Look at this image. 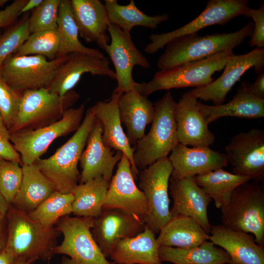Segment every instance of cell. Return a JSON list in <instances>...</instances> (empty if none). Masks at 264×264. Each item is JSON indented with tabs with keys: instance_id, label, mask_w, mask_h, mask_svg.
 Wrapping results in <instances>:
<instances>
[{
	"instance_id": "cell-1",
	"label": "cell",
	"mask_w": 264,
	"mask_h": 264,
	"mask_svg": "<svg viewBox=\"0 0 264 264\" xmlns=\"http://www.w3.org/2000/svg\"><path fill=\"white\" fill-rule=\"evenodd\" d=\"M254 23L250 22L233 32L214 33L205 36L197 34L178 37L165 45L164 52L158 58L159 70L205 58L214 54L233 50L252 34Z\"/></svg>"
},
{
	"instance_id": "cell-2",
	"label": "cell",
	"mask_w": 264,
	"mask_h": 264,
	"mask_svg": "<svg viewBox=\"0 0 264 264\" xmlns=\"http://www.w3.org/2000/svg\"><path fill=\"white\" fill-rule=\"evenodd\" d=\"M6 215L8 234L5 248L11 252L16 259L29 264L38 260H49L60 234L55 226L44 227L11 205Z\"/></svg>"
},
{
	"instance_id": "cell-3",
	"label": "cell",
	"mask_w": 264,
	"mask_h": 264,
	"mask_svg": "<svg viewBox=\"0 0 264 264\" xmlns=\"http://www.w3.org/2000/svg\"><path fill=\"white\" fill-rule=\"evenodd\" d=\"M95 119L92 106L87 110L78 129L65 144L50 157L40 158L35 163L62 193H71L78 184L80 173L78 164Z\"/></svg>"
},
{
	"instance_id": "cell-4",
	"label": "cell",
	"mask_w": 264,
	"mask_h": 264,
	"mask_svg": "<svg viewBox=\"0 0 264 264\" xmlns=\"http://www.w3.org/2000/svg\"><path fill=\"white\" fill-rule=\"evenodd\" d=\"M176 103L168 90L154 104V117L150 130L133 147V161L139 171L167 157L179 143L174 115Z\"/></svg>"
},
{
	"instance_id": "cell-5",
	"label": "cell",
	"mask_w": 264,
	"mask_h": 264,
	"mask_svg": "<svg viewBox=\"0 0 264 264\" xmlns=\"http://www.w3.org/2000/svg\"><path fill=\"white\" fill-rule=\"evenodd\" d=\"M233 54V50L221 52L204 59L159 70L149 82H136L133 90L148 97L160 90L206 86L214 81L213 74L223 69Z\"/></svg>"
},
{
	"instance_id": "cell-6",
	"label": "cell",
	"mask_w": 264,
	"mask_h": 264,
	"mask_svg": "<svg viewBox=\"0 0 264 264\" xmlns=\"http://www.w3.org/2000/svg\"><path fill=\"white\" fill-rule=\"evenodd\" d=\"M220 209L222 224L252 233L256 242L264 246V190L260 182L253 180L240 185Z\"/></svg>"
},
{
	"instance_id": "cell-7",
	"label": "cell",
	"mask_w": 264,
	"mask_h": 264,
	"mask_svg": "<svg viewBox=\"0 0 264 264\" xmlns=\"http://www.w3.org/2000/svg\"><path fill=\"white\" fill-rule=\"evenodd\" d=\"M79 97L73 90L63 96L48 88L25 91L22 94L17 118L10 132L34 130L58 121Z\"/></svg>"
},
{
	"instance_id": "cell-8",
	"label": "cell",
	"mask_w": 264,
	"mask_h": 264,
	"mask_svg": "<svg viewBox=\"0 0 264 264\" xmlns=\"http://www.w3.org/2000/svg\"><path fill=\"white\" fill-rule=\"evenodd\" d=\"M85 105L70 108L62 118L45 127L32 131L10 132V142L19 154L22 165L32 164L41 158L57 138L76 132L82 122Z\"/></svg>"
},
{
	"instance_id": "cell-9",
	"label": "cell",
	"mask_w": 264,
	"mask_h": 264,
	"mask_svg": "<svg viewBox=\"0 0 264 264\" xmlns=\"http://www.w3.org/2000/svg\"><path fill=\"white\" fill-rule=\"evenodd\" d=\"M172 171L169 158L165 157L139 171L138 188L144 194L148 206L143 222L155 234L172 218L168 195Z\"/></svg>"
},
{
	"instance_id": "cell-10",
	"label": "cell",
	"mask_w": 264,
	"mask_h": 264,
	"mask_svg": "<svg viewBox=\"0 0 264 264\" xmlns=\"http://www.w3.org/2000/svg\"><path fill=\"white\" fill-rule=\"evenodd\" d=\"M68 55L49 60L40 55L9 56L0 68L2 76L12 88L24 91L48 88L60 66Z\"/></svg>"
},
{
	"instance_id": "cell-11",
	"label": "cell",
	"mask_w": 264,
	"mask_h": 264,
	"mask_svg": "<svg viewBox=\"0 0 264 264\" xmlns=\"http://www.w3.org/2000/svg\"><path fill=\"white\" fill-rule=\"evenodd\" d=\"M93 219L70 216L61 218L54 226L63 240L54 248V254L68 256L74 264H114L107 260L92 235Z\"/></svg>"
},
{
	"instance_id": "cell-12",
	"label": "cell",
	"mask_w": 264,
	"mask_h": 264,
	"mask_svg": "<svg viewBox=\"0 0 264 264\" xmlns=\"http://www.w3.org/2000/svg\"><path fill=\"white\" fill-rule=\"evenodd\" d=\"M249 7L247 0H209L204 10L186 24L170 32L152 34L149 37L151 42L145 46L144 51L153 54L174 38L197 34L207 26L224 25L236 17L243 15Z\"/></svg>"
},
{
	"instance_id": "cell-13",
	"label": "cell",
	"mask_w": 264,
	"mask_h": 264,
	"mask_svg": "<svg viewBox=\"0 0 264 264\" xmlns=\"http://www.w3.org/2000/svg\"><path fill=\"white\" fill-rule=\"evenodd\" d=\"M232 173L262 182L264 178V130L252 128L234 135L225 148Z\"/></svg>"
},
{
	"instance_id": "cell-14",
	"label": "cell",
	"mask_w": 264,
	"mask_h": 264,
	"mask_svg": "<svg viewBox=\"0 0 264 264\" xmlns=\"http://www.w3.org/2000/svg\"><path fill=\"white\" fill-rule=\"evenodd\" d=\"M108 32L110 43L105 51L114 66L117 86L112 93L122 94L133 90L136 83L132 77L134 66L148 68L150 63L133 43L131 33L124 32L117 26L109 23Z\"/></svg>"
},
{
	"instance_id": "cell-15",
	"label": "cell",
	"mask_w": 264,
	"mask_h": 264,
	"mask_svg": "<svg viewBox=\"0 0 264 264\" xmlns=\"http://www.w3.org/2000/svg\"><path fill=\"white\" fill-rule=\"evenodd\" d=\"M256 73L264 71V47L256 48L242 55H232L226 62L222 74L208 85L192 89L189 92L197 99L212 101L214 105L223 104L233 86L248 69Z\"/></svg>"
},
{
	"instance_id": "cell-16",
	"label": "cell",
	"mask_w": 264,
	"mask_h": 264,
	"mask_svg": "<svg viewBox=\"0 0 264 264\" xmlns=\"http://www.w3.org/2000/svg\"><path fill=\"white\" fill-rule=\"evenodd\" d=\"M131 167L129 160L123 154L110 180L103 208L119 209L143 221L148 212V203L135 184Z\"/></svg>"
},
{
	"instance_id": "cell-17",
	"label": "cell",
	"mask_w": 264,
	"mask_h": 264,
	"mask_svg": "<svg viewBox=\"0 0 264 264\" xmlns=\"http://www.w3.org/2000/svg\"><path fill=\"white\" fill-rule=\"evenodd\" d=\"M145 228L143 221L136 216L117 209L103 208L93 219L91 232L107 258L120 241L136 236Z\"/></svg>"
},
{
	"instance_id": "cell-18",
	"label": "cell",
	"mask_w": 264,
	"mask_h": 264,
	"mask_svg": "<svg viewBox=\"0 0 264 264\" xmlns=\"http://www.w3.org/2000/svg\"><path fill=\"white\" fill-rule=\"evenodd\" d=\"M198 99L189 91L176 103L175 118L178 142L192 147H209L215 140L208 123L199 108Z\"/></svg>"
},
{
	"instance_id": "cell-19",
	"label": "cell",
	"mask_w": 264,
	"mask_h": 264,
	"mask_svg": "<svg viewBox=\"0 0 264 264\" xmlns=\"http://www.w3.org/2000/svg\"><path fill=\"white\" fill-rule=\"evenodd\" d=\"M103 127L96 118L87 139L85 149L79 160L82 169L79 184L98 177L110 180L115 166L121 158L123 153L107 147L102 141Z\"/></svg>"
},
{
	"instance_id": "cell-20",
	"label": "cell",
	"mask_w": 264,
	"mask_h": 264,
	"mask_svg": "<svg viewBox=\"0 0 264 264\" xmlns=\"http://www.w3.org/2000/svg\"><path fill=\"white\" fill-rule=\"evenodd\" d=\"M173 167L171 177L182 179L203 175L228 165L225 154L209 147H192L178 143L168 157Z\"/></svg>"
},
{
	"instance_id": "cell-21",
	"label": "cell",
	"mask_w": 264,
	"mask_h": 264,
	"mask_svg": "<svg viewBox=\"0 0 264 264\" xmlns=\"http://www.w3.org/2000/svg\"><path fill=\"white\" fill-rule=\"evenodd\" d=\"M169 193L173 200V217L183 215L192 218L209 234L211 225L207 216L212 199L196 183L194 177L169 179Z\"/></svg>"
},
{
	"instance_id": "cell-22",
	"label": "cell",
	"mask_w": 264,
	"mask_h": 264,
	"mask_svg": "<svg viewBox=\"0 0 264 264\" xmlns=\"http://www.w3.org/2000/svg\"><path fill=\"white\" fill-rule=\"evenodd\" d=\"M85 73L107 76L115 79L114 70L110 66L108 58H98L92 56L72 53L58 69L54 80L48 88L51 92L63 96L75 86Z\"/></svg>"
},
{
	"instance_id": "cell-23",
	"label": "cell",
	"mask_w": 264,
	"mask_h": 264,
	"mask_svg": "<svg viewBox=\"0 0 264 264\" xmlns=\"http://www.w3.org/2000/svg\"><path fill=\"white\" fill-rule=\"evenodd\" d=\"M210 234L209 240L230 257V264H264V246L256 242L253 235L223 224L211 226Z\"/></svg>"
},
{
	"instance_id": "cell-24",
	"label": "cell",
	"mask_w": 264,
	"mask_h": 264,
	"mask_svg": "<svg viewBox=\"0 0 264 264\" xmlns=\"http://www.w3.org/2000/svg\"><path fill=\"white\" fill-rule=\"evenodd\" d=\"M121 94L112 93L108 101H98L93 106L95 116L103 127L102 141L107 147L123 153L129 160L134 180H137L139 170L133 161L134 148L132 147L125 133L120 118L118 101Z\"/></svg>"
},
{
	"instance_id": "cell-25",
	"label": "cell",
	"mask_w": 264,
	"mask_h": 264,
	"mask_svg": "<svg viewBox=\"0 0 264 264\" xmlns=\"http://www.w3.org/2000/svg\"><path fill=\"white\" fill-rule=\"evenodd\" d=\"M79 34L88 43H95L102 49L109 44V20L105 4L99 0H70Z\"/></svg>"
},
{
	"instance_id": "cell-26",
	"label": "cell",
	"mask_w": 264,
	"mask_h": 264,
	"mask_svg": "<svg viewBox=\"0 0 264 264\" xmlns=\"http://www.w3.org/2000/svg\"><path fill=\"white\" fill-rule=\"evenodd\" d=\"M118 106L121 123L126 127L127 138L131 146L134 147L137 141L145 135L147 125L153 121L154 104L148 97L132 90L120 95Z\"/></svg>"
},
{
	"instance_id": "cell-27",
	"label": "cell",
	"mask_w": 264,
	"mask_h": 264,
	"mask_svg": "<svg viewBox=\"0 0 264 264\" xmlns=\"http://www.w3.org/2000/svg\"><path fill=\"white\" fill-rule=\"evenodd\" d=\"M249 84L245 81L242 82L236 94L226 104L211 106L199 102V110L208 124L225 116L248 119L264 117V99L251 93Z\"/></svg>"
},
{
	"instance_id": "cell-28",
	"label": "cell",
	"mask_w": 264,
	"mask_h": 264,
	"mask_svg": "<svg viewBox=\"0 0 264 264\" xmlns=\"http://www.w3.org/2000/svg\"><path fill=\"white\" fill-rule=\"evenodd\" d=\"M155 234L148 228L135 236L120 241L110 257L117 264H162Z\"/></svg>"
},
{
	"instance_id": "cell-29",
	"label": "cell",
	"mask_w": 264,
	"mask_h": 264,
	"mask_svg": "<svg viewBox=\"0 0 264 264\" xmlns=\"http://www.w3.org/2000/svg\"><path fill=\"white\" fill-rule=\"evenodd\" d=\"M22 167L21 184L11 205L28 213L36 208L57 189L53 182L40 171L35 163L23 164Z\"/></svg>"
},
{
	"instance_id": "cell-30",
	"label": "cell",
	"mask_w": 264,
	"mask_h": 264,
	"mask_svg": "<svg viewBox=\"0 0 264 264\" xmlns=\"http://www.w3.org/2000/svg\"><path fill=\"white\" fill-rule=\"evenodd\" d=\"M158 234L159 247L180 248L198 246L208 241L210 235L196 220L183 215L173 217Z\"/></svg>"
},
{
	"instance_id": "cell-31",
	"label": "cell",
	"mask_w": 264,
	"mask_h": 264,
	"mask_svg": "<svg viewBox=\"0 0 264 264\" xmlns=\"http://www.w3.org/2000/svg\"><path fill=\"white\" fill-rule=\"evenodd\" d=\"M159 255L162 262L174 264H230L231 262L230 257L225 250L208 241L189 248L160 246Z\"/></svg>"
},
{
	"instance_id": "cell-32",
	"label": "cell",
	"mask_w": 264,
	"mask_h": 264,
	"mask_svg": "<svg viewBox=\"0 0 264 264\" xmlns=\"http://www.w3.org/2000/svg\"><path fill=\"white\" fill-rule=\"evenodd\" d=\"M59 48L57 58L72 53H80L104 59L106 57L98 49L88 47L79 39V32L72 15L70 0H61L57 21Z\"/></svg>"
},
{
	"instance_id": "cell-33",
	"label": "cell",
	"mask_w": 264,
	"mask_h": 264,
	"mask_svg": "<svg viewBox=\"0 0 264 264\" xmlns=\"http://www.w3.org/2000/svg\"><path fill=\"white\" fill-rule=\"evenodd\" d=\"M110 180L98 177L78 184L71 192L74 199L72 214L95 218L101 213Z\"/></svg>"
},
{
	"instance_id": "cell-34",
	"label": "cell",
	"mask_w": 264,
	"mask_h": 264,
	"mask_svg": "<svg viewBox=\"0 0 264 264\" xmlns=\"http://www.w3.org/2000/svg\"><path fill=\"white\" fill-rule=\"evenodd\" d=\"M105 5L110 22L128 33L137 26L155 28L169 18L167 13L154 16L147 15L137 7L133 0L127 5L119 4L116 0H106Z\"/></svg>"
},
{
	"instance_id": "cell-35",
	"label": "cell",
	"mask_w": 264,
	"mask_h": 264,
	"mask_svg": "<svg viewBox=\"0 0 264 264\" xmlns=\"http://www.w3.org/2000/svg\"><path fill=\"white\" fill-rule=\"evenodd\" d=\"M195 180L218 208L229 201L233 191L240 185L251 180L248 177L229 173L222 168L195 176Z\"/></svg>"
},
{
	"instance_id": "cell-36",
	"label": "cell",
	"mask_w": 264,
	"mask_h": 264,
	"mask_svg": "<svg viewBox=\"0 0 264 264\" xmlns=\"http://www.w3.org/2000/svg\"><path fill=\"white\" fill-rule=\"evenodd\" d=\"M74 197L72 193L55 191L33 211L27 213L33 220L46 227H53L62 217L72 214Z\"/></svg>"
},
{
	"instance_id": "cell-37",
	"label": "cell",
	"mask_w": 264,
	"mask_h": 264,
	"mask_svg": "<svg viewBox=\"0 0 264 264\" xmlns=\"http://www.w3.org/2000/svg\"><path fill=\"white\" fill-rule=\"evenodd\" d=\"M59 48L57 29L30 34L14 53L16 56L40 55L49 60L57 58Z\"/></svg>"
},
{
	"instance_id": "cell-38",
	"label": "cell",
	"mask_w": 264,
	"mask_h": 264,
	"mask_svg": "<svg viewBox=\"0 0 264 264\" xmlns=\"http://www.w3.org/2000/svg\"><path fill=\"white\" fill-rule=\"evenodd\" d=\"M61 0H43L28 19L30 34L57 28L59 8Z\"/></svg>"
},
{
	"instance_id": "cell-39",
	"label": "cell",
	"mask_w": 264,
	"mask_h": 264,
	"mask_svg": "<svg viewBox=\"0 0 264 264\" xmlns=\"http://www.w3.org/2000/svg\"><path fill=\"white\" fill-rule=\"evenodd\" d=\"M28 15L0 36V68L5 60L23 44L30 34Z\"/></svg>"
},
{
	"instance_id": "cell-40",
	"label": "cell",
	"mask_w": 264,
	"mask_h": 264,
	"mask_svg": "<svg viewBox=\"0 0 264 264\" xmlns=\"http://www.w3.org/2000/svg\"><path fill=\"white\" fill-rule=\"evenodd\" d=\"M15 161L0 159V192L10 205L20 187L22 170Z\"/></svg>"
},
{
	"instance_id": "cell-41",
	"label": "cell",
	"mask_w": 264,
	"mask_h": 264,
	"mask_svg": "<svg viewBox=\"0 0 264 264\" xmlns=\"http://www.w3.org/2000/svg\"><path fill=\"white\" fill-rule=\"evenodd\" d=\"M22 94L10 87L0 71V113L6 127L11 131L18 113Z\"/></svg>"
},
{
	"instance_id": "cell-42",
	"label": "cell",
	"mask_w": 264,
	"mask_h": 264,
	"mask_svg": "<svg viewBox=\"0 0 264 264\" xmlns=\"http://www.w3.org/2000/svg\"><path fill=\"white\" fill-rule=\"evenodd\" d=\"M244 17L251 18L254 21V29L249 45L257 48L264 47V5L262 4L258 9L248 8L243 15Z\"/></svg>"
},
{
	"instance_id": "cell-43",
	"label": "cell",
	"mask_w": 264,
	"mask_h": 264,
	"mask_svg": "<svg viewBox=\"0 0 264 264\" xmlns=\"http://www.w3.org/2000/svg\"><path fill=\"white\" fill-rule=\"evenodd\" d=\"M10 132L0 119V159L15 161L22 165L19 154L10 142Z\"/></svg>"
},
{
	"instance_id": "cell-44",
	"label": "cell",
	"mask_w": 264,
	"mask_h": 264,
	"mask_svg": "<svg viewBox=\"0 0 264 264\" xmlns=\"http://www.w3.org/2000/svg\"><path fill=\"white\" fill-rule=\"evenodd\" d=\"M27 0H15L5 9L0 10V28L11 24L20 15Z\"/></svg>"
},
{
	"instance_id": "cell-45",
	"label": "cell",
	"mask_w": 264,
	"mask_h": 264,
	"mask_svg": "<svg viewBox=\"0 0 264 264\" xmlns=\"http://www.w3.org/2000/svg\"><path fill=\"white\" fill-rule=\"evenodd\" d=\"M249 88L251 93L255 96L264 99V73L259 74L254 83L249 82Z\"/></svg>"
},
{
	"instance_id": "cell-46",
	"label": "cell",
	"mask_w": 264,
	"mask_h": 264,
	"mask_svg": "<svg viewBox=\"0 0 264 264\" xmlns=\"http://www.w3.org/2000/svg\"><path fill=\"white\" fill-rule=\"evenodd\" d=\"M8 234V221L6 213H0V252L6 246Z\"/></svg>"
},
{
	"instance_id": "cell-47",
	"label": "cell",
	"mask_w": 264,
	"mask_h": 264,
	"mask_svg": "<svg viewBox=\"0 0 264 264\" xmlns=\"http://www.w3.org/2000/svg\"><path fill=\"white\" fill-rule=\"evenodd\" d=\"M15 261L13 254L6 248L0 252V264H14Z\"/></svg>"
},
{
	"instance_id": "cell-48",
	"label": "cell",
	"mask_w": 264,
	"mask_h": 264,
	"mask_svg": "<svg viewBox=\"0 0 264 264\" xmlns=\"http://www.w3.org/2000/svg\"><path fill=\"white\" fill-rule=\"evenodd\" d=\"M43 0H27L25 5L22 7L20 15L26 13L30 10H33L37 8L43 1Z\"/></svg>"
},
{
	"instance_id": "cell-49",
	"label": "cell",
	"mask_w": 264,
	"mask_h": 264,
	"mask_svg": "<svg viewBox=\"0 0 264 264\" xmlns=\"http://www.w3.org/2000/svg\"><path fill=\"white\" fill-rule=\"evenodd\" d=\"M9 207L10 205L6 202L0 192V213L6 214Z\"/></svg>"
},
{
	"instance_id": "cell-50",
	"label": "cell",
	"mask_w": 264,
	"mask_h": 264,
	"mask_svg": "<svg viewBox=\"0 0 264 264\" xmlns=\"http://www.w3.org/2000/svg\"><path fill=\"white\" fill-rule=\"evenodd\" d=\"M61 264H74V263L69 258L63 257Z\"/></svg>"
},
{
	"instance_id": "cell-51",
	"label": "cell",
	"mask_w": 264,
	"mask_h": 264,
	"mask_svg": "<svg viewBox=\"0 0 264 264\" xmlns=\"http://www.w3.org/2000/svg\"><path fill=\"white\" fill-rule=\"evenodd\" d=\"M14 264H29L23 260H21L20 259H16V261Z\"/></svg>"
},
{
	"instance_id": "cell-52",
	"label": "cell",
	"mask_w": 264,
	"mask_h": 264,
	"mask_svg": "<svg viewBox=\"0 0 264 264\" xmlns=\"http://www.w3.org/2000/svg\"><path fill=\"white\" fill-rule=\"evenodd\" d=\"M8 1V0H0V9Z\"/></svg>"
},
{
	"instance_id": "cell-53",
	"label": "cell",
	"mask_w": 264,
	"mask_h": 264,
	"mask_svg": "<svg viewBox=\"0 0 264 264\" xmlns=\"http://www.w3.org/2000/svg\"><path fill=\"white\" fill-rule=\"evenodd\" d=\"M0 119H2V118H1V114L0 113Z\"/></svg>"
},
{
	"instance_id": "cell-54",
	"label": "cell",
	"mask_w": 264,
	"mask_h": 264,
	"mask_svg": "<svg viewBox=\"0 0 264 264\" xmlns=\"http://www.w3.org/2000/svg\"><path fill=\"white\" fill-rule=\"evenodd\" d=\"M113 263H114V262H113ZM114 264H116V263H114Z\"/></svg>"
}]
</instances>
